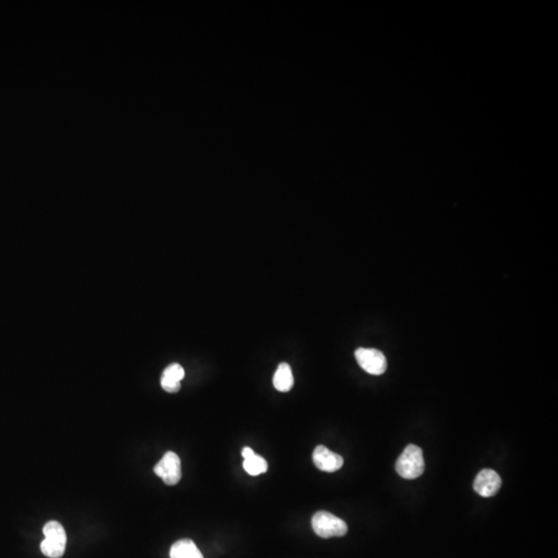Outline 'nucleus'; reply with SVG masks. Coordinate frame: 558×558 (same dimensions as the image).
Returning <instances> with one entry per match:
<instances>
[{"label":"nucleus","mask_w":558,"mask_h":558,"mask_svg":"<svg viewBox=\"0 0 558 558\" xmlns=\"http://www.w3.org/2000/svg\"><path fill=\"white\" fill-rule=\"evenodd\" d=\"M425 469L423 451L416 444H409L396 462V471L403 479H417Z\"/></svg>","instance_id":"nucleus-1"},{"label":"nucleus","mask_w":558,"mask_h":558,"mask_svg":"<svg viewBox=\"0 0 558 558\" xmlns=\"http://www.w3.org/2000/svg\"><path fill=\"white\" fill-rule=\"evenodd\" d=\"M45 539L41 544V550L47 557L61 558L67 547V533L61 523L49 521L44 526Z\"/></svg>","instance_id":"nucleus-2"},{"label":"nucleus","mask_w":558,"mask_h":558,"mask_svg":"<svg viewBox=\"0 0 558 558\" xmlns=\"http://www.w3.org/2000/svg\"><path fill=\"white\" fill-rule=\"evenodd\" d=\"M312 528L319 537L329 539L347 535V525L343 519L326 511H319L312 519Z\"/></svg>","instance_id":"nucleus-3"},{"label":"nucleus","mask_w":558,"mask_h":558,"mask_svg":"<svg viewBox=\"0 0 558 558\" xmlns=\"http://www.w3.org/2000/svg\"><path fill=\"white\" fill-rule=\"evenodd\" d=\"M154 473L167 485L174 486L178 484L182 477L181 461L178 455L174 452H167L154 467Z\"/></svg>","instance_id":"nucleus-4"},{"label":"nucleus","mask_w":558,"mask_h":558,"mask_svg":"<svg viewBox=\"0 0 558 558\" xmlns=\"http://www.w3.org/2000/svg\"><path fill=\"white\" fill-rule=\"evenodd\" d=\"M356 360L362 369L374 376H380L387 369V359L382 352L376 349L360 347L355 352Z\"/></svg>","instance_id":"nucleus-5"},{"label":"nucleus","mask_w":558,"mask_h":558,"mask_svg":"<svg viewBox=\"0 0 558 558\" xmlns=\"http://www.w3.org/2000/svg\"><path fill=\"white\" fill-rule=\"evenodd\" d=\"M502 487L500 475L493 469H485L480 471L473 482V489L483 497H491Z\"/></svg>","instance_id":"nucleus-6"},{"label":"nucleus","mask_w":558,"mask_h":558,"mask_svg":"<svg viewBox=\"0 0 558 558\" xmlns=\"http://www.w3.org/2000/svg\"><path fill=\"white\" fill-rule=\"evenodd\" d=\"M314 464L320 471L334 473L343 467V458L325 446H318L312 454Z\"/></svg>","instance_id":"nucleus-7"},{"label":"nucleus","mask_w":558,"mask_h":558,"mask_svg":"<svg viewBox=\"0 0 558 558\" xmlns=\"http://www.w3.org/2000/svg\"><path fill=\"white\" fill-rule=\"evenodd\" d=\"M242 456L244 458L243 467L248 475H259L265 473L268 469V463L263 457L259 456L253 452V449L245 447L242 450Z\"/></svg>","instance_id":"nucleus-8"},{"label":"nucleus","mask_w":558,"mask_h":558,"mask_svg":"<svg viewBox=\"0 0 558 558\" xmlns=\"http://www.w3.org/2000/svg\"><path fill=\"white\" fill-rule=\"evenodd\" d=\"M170 557L204 558V556L191 539H184L173 544L170 550Z\"/></svg>","instance_id":"nucleus-9"},{"label":"nucleus","mask_w":558,"mask_h":558,"mask_svg":"<svg viewBox=\"0 0 558 558\" xmlns=\"http://www.w3.org/2000/svg\"><path fill=\"white\" fill-rule=\"evenodd\" d=\"M273 385L279 392H289L294 386V376L291 366L288 363L279 364L273 378Z\"/></svg>","instance_id":"nucleus-10"},{"label":"nucleus","mask_w":558,"mask_h":558,"mask_svg":"<svg viewBox=\"0 0 558 558\" xmlns=\"http://www.w3.org/2000/svg\"><path fill=\"white\" fill-rule=\"evenodd\" d=\"M184 369H183L182 366L174 363L171 364L170 366H168V367L164 369L162 376H166V378L176 380V382H181L183 378H184Z\"/></svg>","instance_id":"nucleus-11"},{"label":"nucleus","mask_w":558,"mask_h":558,"mask_svg":"<svg viewBox=\"0 0 558 558\" xmlns=\"http://www.w3.org/2000/svg\"><path fill=\"white\" fill-rule=\"evenodd\" d=\"M160 385H162V389L169 393L178 392L181 388L180 382H176V380H171V378H166V376H162Z\"/></svg>","instance_id":"nucleus-12"}]
</instances>
